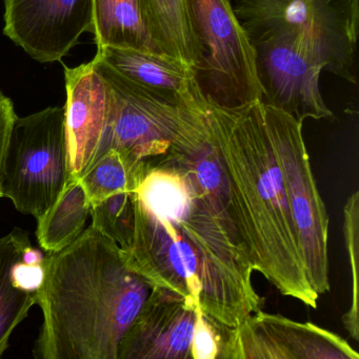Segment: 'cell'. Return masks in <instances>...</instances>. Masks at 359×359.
<instances>
[{
	"mask_svg": "<svg viewBox=\"0 0 359 359\" xmlns=\"http://www.w3.org/2000/svg\"><path fill=\"white\" fill-rule=\"evenodd\" d=\"M238 330L191 299L155 287L117 359H236Z\"/></svg>",
	"mask_w": 359,
	"mask_h": 359,
	"instance_id": "52a82bcc",
	"label": "cell"
},
{
	"mask_svg": "<svg viewBox=\"0 0 359 359\" xmlns=\"http://www.w3.org/2000/svg\"><path fill=\"white\" fill-rule=\"evenodd\" d=\"M69 181L63 107L15 118L0 172L2 198L37 219L56 203Z\"/></svg>",
	"mask_w": 359,
	"mask_h": 359,
	"instance_id": "ba28073f",
	"label": "cell"
},
{
	"mask_svg": "<svg viewBox=\"0 0 359 359\" xmlns=\"http://www.w3.org/2000/svg\"><path fill=\"white\" fill-rule=\"evenodd\" d=\"M206 118L253 270L285 297L315 309L320 297L308 280L265 105L261 101L235 109L207 105Z\"/></svg>",
	"mask_w": 359,
	"mask_h": 359,
	"instance_id": "3957f363",
	"label": "cell"
},
{
	"mask_svg": "<svg viewBox=\"0 0 359 359\" xmlns=\"http://www.w3.org/2000/svg\"><path fill=\"white\" fill-rule=\"evenodd\" d=\"M263 105L301 240L308 280L320 297L330 291L329 215L314 178L303 139V123L280 109Z\"/></svg>",
	"mask_w": 359,
	"mask_h": 359,
	"instance_id": "9c48e42d",
	"label": "cell"
},
{
	"mask_svg": "<svg viewBox=\"0 0 359 359\" xmlns=\"http://www.w3.org/2000/svg\"><path fill=\"white\" fill-rule=\"evenodd\" d=\"M134 205V234L124 251L133 269L236 328L261 311L248 255L172 160L147 166Z\"/></svg>",
	"mask_w": 359,
	"mask_h": 359,
	"instance_id": "6da1fadb",
	"label": "cell"
},
{
	"mask_svg": "<svg viewBox=\"0 0 359 359\" xmlns=\"http://www.w3.org/2000/svg\"><path fill=\"white\" fill-rule=\"evenodd\" d=\"M255 44L297 36L322 54L327 71L356 83L359 0H231Z\"/></svg>",
	"mask_w": 359,
	"mask_h": 359,
	"instance_id": "277c9868",
	"label": "cell"
},
{
	"mask_svg": "<svg viewBox=\"0 0 359 359\" xmlns=\"http://www.w3.org/2000/svg\"><path fill=\"white\" fill-rule=\"evenodd\" d=\"M91 62L112 92L111 122L98 157L112 149L137 163L153 166L193 147L208 134L207 109L148 98L98 57Z\"/></svg>",
	"mask_w": 359,
	"mask_h": 359,
	"instance_id": "5b68a950",
	"label": "cell"
},
{
	"mask_svg": "<svg viewBox=\"0 0 359 359\" xmlns=\"http://www.w3.org/2000/svg\"><path fill=\"white\" fill-rule=\"evenodd\" d=\"M250 318L288 359H359L346 339L312 323L263 310Z\"/></svg>",
	"mask_w": 359,
	"mask_h": 359,
	"instance_id": "9a60e30c",
	"label": "cell"
},
{
	"mask_svg": "<svg viewBox=\"0 0 359 359\" xmlns=\"http://www.w3.org/2000/svg\"><path fill=\"white\" fill-rule=\"evenodd\" d=\"M346 245L352 272V303L349 311L343 316V323L351 337L359 339L358 322V264H359V194L354 192L345 206Z\"/></svg>",
	"mask_w": 359,
	"mask_h": 359,
	"instance_id": "7402d4cb",
	"label": "cell"
},
{
	"mask_svg": "<svg viewBox=\"0 0 359 359\" xmlns=\"http://www.w3.org/2000/svg\"><path fill=\"white\" fill-rule=\"evenodd\" d=\"M152 36L162 52L193 69L198 50L185 0H141Z\"/></svg>",
	"mask_w": 359,
	"mask_h": 359,
	"instance_id": "d6986e66",
	"label": "cell"
},
{
	"mask_svg": "<svg viewBox=\"0 0 359 359\" xmlns=\"http://www.w3.org/2000/svg\"><path fill=\"white\" fill-rule=\"evenodd\" d=\"M261 102L299 121L333 117L320 92L324 57L296 36H278L253 44Z\"/></svg>",
	"mask_w": 359,
	"mask_h": 359,
	"instance_id": "30bf717a",
	"label": "cell"
},
{
	"mask_svg": "<svg viewBox=\"0 0 359 359\" xmlns=\"http://www.w3.org/2000/svg\"><path fill=\"white\" fill-rule=\"evenodd\" d=\"M29 244L27 234L19 229L0 238V358L37 301V291L25 287L17 272V263Z\"/></svg>",
	"mask_w": 359,
	"mask_h": 359,
	"instance_id": "e0dca14e",
	"label": "cell"
},
{
	"mask_svg": "<svg viewBox=\"0 0 359 359\" xmlns=\"http://www.w3.org/2000/svg\"><path fill=\"white\" fill-rule=\"evenodd\" d=\"M198 50L194 78L207 105L244 107L263 97L254 46L231 0H185Z\"/></svg>",
	"mask_w": 359,
	"mask_h": 359,
	"instance_id": "8992f818",
	"label": "cell"
},
{
	"mask_svg": "<svg viewBox=\"0 0 359 359\" xmlns=\"http://www.w3.org/2000/svg\"><path fill=\"white\" fill-rule=\"evenodd\" d=\"M147 166L115 149H107L78 182L93 206L114 194L134 192Z\"/></svg>",
	"mask_w": 359,
	"mask_h": 359,
	"instance_id": "ffe728a7",
	"label": "cell"
},
{
	"mask_svg": "<svg viewBox=\"0 0 359 359\" xmlns=\"http://www.w3.org/2000/svg\"><path fill=\"white\" fill-rule=\"evenodd\" d=\"M95 56L148 98L197 111L207 109L193 71L177 59L111 46L97 48Z\"/></svg>",
	"mask_w": 359,
	"mask_h": 359,
	"instance_id": "4fadbf2b",
	"label": "cell"
},
{
	"mask_svg": "<svg viewBox=\"0 0 359 359\" xmlns=\"http://www.w3.org/2000/svg\"><path fill=\"white\" fill-rule=\"evenodd\" d=\"M91 209L79 182L69 181L56 203L37 219L36 236L40 247L46 253L67 248L84 231Z\"/></svg>",
	"mask_w": 359,
	"mask_h": 359,
	"instance_id": "ac0fdd59",
	"label": "cell"
},
{
	"mask_svg": "<svg viewBox=\"0 0 359 359\" xmlns=\"http://www.w3.org/2000/svg\"><path fill=\"white\" fill-rule=\"evenodd\" d=\"M91 217L94 229L126 251L134 234V192L114 194L93 205Z\"/></svg>",
	"mask_w": 359,
	"mask_h": 359,
	"instance_id": "44dd1931",
	"label": "cell"
},
{
	"mask_svg": "<svg viewBox=\"0 0 359 359\" xmlns=\"http://www.w3.org/2000/svg\"><path fill=\"white\" fill-rule=\"evenodd\" d=\"M154 288L115 242L89 226L67 248L46 255L36 358L117 359Z\"/></svg>",
	"mask_w": 359,
	"mask_h": 359,
	"instance_id": "7a4b0ae2",
	"label": "cell"
},
{
	"mask_svg": "<svg viewBox=\"0 0 359 359\" xmlns=\"http://www.w3.org/2000/svg\"><path fill=\"white\" fill-rule=\"evenodd\" d=\"M63 67L67 170L70 181H79L96 161L107 138L112 92L91 61L75 67Z\"/></svg>",
	"mask_w": 359,
	"mask_h": 359,
	"instance_id": "7c38bea8",
	"label": "cell"
},
{
	"mask_svg": "<svg viewBox=\"0 0 359 359\" xmlns=\"http://www.w3.org/2000/svg\"><path fill=\"white\" fill-rule=\"evenodd\" d=\"M16 117L12 100L0 93V172H1L8 135ZM0 198H2L1 191H0Z\"/></svg>",
	"mask_w": 359,
	"mask_h": 359,
	"instance_id": "cb8c5ba5",
	"label": "cell"
},
{
	"mask_svg": "<svg viewBox=\"0 0 359 359\" xmlns=\"http://www.w3.org/2000/svg\"><path fill=\"white\" fill-rule=\"evenodd\" d=\"M236 359H288L249 318L238 330Z\"/></svg>",
	"mask_w": 359,
	"mask_h": 359,
	"instance_id": "603a6c76",
	"label": "cell"
},
{
	"mask_svg": "<svg viewBox=\"0 0 359 359\" xmlns=\"http://www.w3.org/2000/svg\"><path fill=\"white\" fill-rule=\"evenodd\" d=\"M90 33L97 48L164 55L150 31L141 0H94Z\"/></svg>",
	"mask_w": 359,
	"mask_h": 359,
	"instance_id": "2e32d148",
	"label": "cell"
},
{
	"mask_svg": "<svg viewBox=\"0 0 359 359\" xmlns=\"http://www.w3.org/2000/svg\"><path fill=\"white\" fill-rule=\"evenodd\" d=\"M168 159L172 160L187 174L200 196L221 222L232 240L247 252L229 180L218 151L213 144L210 130L200 142L174 154Z\"/></svg>",
	"mask_w": 359,
	"mask_h": 359,
	"instance_id": "5bb4252c",
	"label": "cell"
},
{
	"mask_svg": "<svg viewBox=\"0 0 359 359\" xmlns=\"http://www.w3.org/2000/svg\"><path fill=\"white\" fill-rule=\"evenodd\" d=\"M94 0H4V34L38 62L60 61L90 33Z\"/></svg>",
	"mask_w": 359,
	"mask_h": 359,
	"instance_id": "8fae6325",
	"label": "cell"
}]
</instances>
